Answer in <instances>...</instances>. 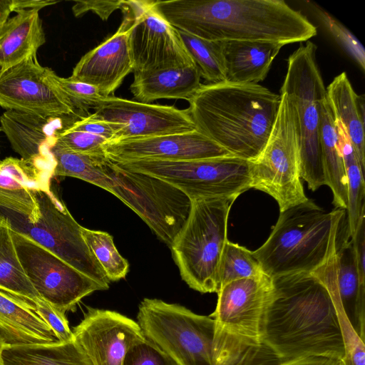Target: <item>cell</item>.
<instances>
[{"label": "cell", "instance_id": "7a4b0ae2", "mask_svg": "<svg viewBox=\"0 0 365 365\" xmlns=\"http://www.w3.org/2000/svg\"><path fill=\"white\" fill-rule=\"evenodd\" d=\"M158 12L177 29L212 41H307L316 26L282 0L155 1Z\"/></svg>", "mask_w": 365, "mask_h": 365}, {"label": "cell", "instance_id": "3957f363", "mask_svg": "<svg viewBox=\"0 0 365 365\" xmlns=\"http://www.w3.org/2000/svg\"><path fill=\"white\" fill-rule=\"evenodd\" d=\"M195 129L231 155L249 161L263 150L280 96L259 84H202L188 101Z\"/></svg>", "mask_w": 365, "mask_h": 365}, {"label": "cell", "instance_id": "9c48e42d", "mask_svg": "<svg viewBox=\"0 0 365 365\" xmlns=\"http://www.w3.org/2000/svg\"><path fill=\"white\" fill-rule=\"evenodd\" d=\"M103 168L110 180L109 192L134 211L170 246L187 219L190 198L165 180L121 168L108 158Z\"/></svg>", "mask_w": 365, "mask_h": 365}, {"label": "cell", "instance_id": "74e56055", "mask_svg": "<svg viewBox=\"0 0 365 365\" xmlns=\"http://www.w3.org/2000/svg\"><path fill=\"white\" fill-rule=\"evenodd\" d=\"M108 142L102 137L66 128L58 134L55 145L76 153L103 155Z\"/></svg>", "mask_w": 365, "mask_h": 365}, {"label": "cell", "instance_id": "b9f144b4", "mask_svg": "<svg viewBox=\"0 0 365 365\" xmlns=\"http://www.w3.org/2000/svg\"><path fill=\"white\" fill-rule=\"evenodd\" d=\"M123 2V0L76 1L72 7V11L76 17L91 11L98 15L103 21H107L115 10L121 9Z\"/></svg>", "mask_w": 365, "mask_h": 365}, {"label": "cell", "instance_id": "30bf717a", "mask_svg": "<svg viewBox=\"0 0 365 365\" xmlns=\"http://www.w3.org/2000/svg\"><path fill=\"white\" fill-rule=\"evenodd\" d=\"M171 184L190 200L235 198L251 187L250 161L233 155L190 160H141L115 163Z\"/></svg>", "mask_w": 365, "mask_h": 365}, {"label": "cell", "instance_id": "4dcf8cb0", "mask_svg": "<svg viewBox=\"0 0 365 365\" xmlns=\"http://www.w3.org/2000/svg\"><path fill=\"white\" fill-rule=\"evenodd\" d=\"M51 153L56 162L53 176L76 178L109 192L110 180L103 168L106 155L80 154L56 145Z\"/></svg>", "mask_w": 365, "mask_h": 365}, {"label": "cell", "instance_id": "7bdbcfd3", "mask_svg": "<svg viewBox=\"0 0 365 365\" xmlns=\"http://www.w3.org/2000/svg\"><path fill=\"white\" fill-rule=\"evenodd\" d=\"M56 1L42 0H0V26L9 19L12 11L37 8L41 9L49 5L56 4Z\"/></svg>", "mask_w": 365, "mask_h": 365}, {"label": "cell", "instance_id": "7402d4cb", "mask_svg": "<svg viewBox=\"0 0 365 365\" xmlns=\"http://www.w3.org/2000/svg\"><path fill=\"white\" fill-rule=\"evenodd\" d=\"M0 334L6 346L47 345L58 340L34 302L0 289Z\"/></svg>", "mask_w": 365, "mask_h": 365}, {"label": "cell", "instance_id": "83f0119b", "mask_svg": "<svg viewBox=\"0 0 365 365\" xmlns=\"http://www.w3.org/2000/svg\"><path fill=\"white\" fill-rule=\"evenodd\" d=\"M4 365H92L73 339L47 345L6 346Z\"/></svg>", "mask_w": 365, "mask_h": 365}, {"label": "cell", "instance_id": "d4e9b609", "mask_svg": "<svg viewBox=\"0 0 365 365\" xmlns=\"http://www.w3.org/2000/svg\"><path fill=\"white\" fill-rule=\"evenodd\" d=\"M196 65L160 70L134 77L130 90L136 101L160 99L190 101L202 85Z\"/></svg>", "mask_w": 365, "mask_h": 365}, {"label": "cell", "instance_id": "5b68a950", "mask_svg": "<svg viewBox=\"0 0 365 365\" xmlns=\"http://www.w3.org/2000/svg\"><path fill=\"white\" fill-rule=\"evenodd\" d=\"M345 212L327 211L309 199L280 212L267 240L252 252L263 272L273 279L315 272L336 250Z\"/></svg>", "mask_w": 365, "mask_h": 365}, {"label": "cell", "instance_id": "f35d334b", "mask_svg": "<svg viewBox=\"0 0 365 365\" xmlns=\"http://www.w3.org/2000/svg\"><path fill=\"white\" fill-rule=\"evenodd\" d=\"M122 365H178L155 343L146 337L138 341L127 351Z\"/></svg>", "mask_w": 365, "mask_h": 365}, {"label": "cell", "instance_id": "52a82bcc", "mask_svg": "<svg viewBox=\"0 0 365 365\" xmlns=\"http://www.w3.org/2000/svg\"><path fill=\"white\" fill-rule=\"evenodd\" d=\"M317 47L310 41L289 56L280 92L294 103L299 140L300 177L315 191L325 184L320 146L321 103L326 88L316 59Z\"/></svg>", "mask_w": 365, "mask_h": 365}, {"label": "cell", "instance_id": "ac0fdd59", "mask_svg": "<svg viewBox=\"0 0 365 365\" xmlns=\"http://www.w3.org/2000/svg\"><path fill=\"white\" fill-rule=\"evenodd\" d=\"M106 158L114 163L141 160H190L231 155L224 148L198 132L108 142Z\"/></svg>", "mask_w": 365, "mask_h": 365}, {"label": "cell", "instance_id": "6da1fadb", "mask_svg": "<svg viewBox=\"0 0 365 365\" xmlns=\"http://www.w3.org/2000/svg\"><path fill=\"white\" fill-rule=\"evenodd\" d=\"M272 283L262 344L284 358L341 361L345 351L339 307L325 284L306 272L277 277Z\"/></svg>", "mask_w": 365, "mask_h": 365}, {"label": "cell", "instance_id": "f6af8a7d", "mask_svg": "<svg viewBox=\"0 0 365 365\" xmlns=\"http://www.w3.org/2000/svg\"><path fill=\"white\" fill-rule=\"evenodd\" d=\"M4 220L1 217H0V225L1 224V222H2Z\"/></svg>", "mask_w": 365, "mask_h": 365}, {"label": "cell", "instance_id": "bcb514c9", "mask_svg": "<svg viewBox=\"0 0 365 365\" xmlns=\"http://www.w3.org/2000/svg\"><path fill=\"white\" fill-rule=\"evenodd\" d=\"M0 131H1V128H0ZM0 162H1V161H0Z\"/></svg>", "mask_w": 365, "mask_h": 365}, {"label": "cell", "instance_id": "e575fe53", "mask_svg": "<svg viewBox=\"0 0 365 365\" xmlns=\"http://www.w3.org/2000/svg\"><path fill=\"white\" fill-rule=\"evenodd\" d=\"M237 365H343L341 361L324 357L289 359L279 356L263 344L251 345Z\"/></svg>", "mask_w": 365, "mask_h": 365}, {"label": "cell", "instance_id": "ba28073f", "mask_svg": "<svg viewBox=\"0 0 365 365\" xmlns=\"http://www.w3.org/2000/svg\"><path fill=\"white\" fill-rule=\"evenodd\" d=\"M280 102L267 141L250 161L251 187L272 197L280 212L308 200L301 181L299 140L293 101L280 92Z\"/></svg>", "mask_w": 365, "mask_h": 365}, {"label": "cell", "instance_id": "603a6c76", "mask_svg": "<svg viewBox=\"0 0 365 365\" xmlns=\"http://www.w3.org/2000/svg\"><path fill=\"white\" fill-rule=\"evenodd\" d=\"M226 81L258 84L267 77L273 61L284 46L261 41H220Z\"/></svg>", "mask_w": 365, "mask_h": 365}, {"label": "cell", "instance_id": "d6a6232c", "mask_svg": "<svg viewBox=\"0 0 365 365\" xmlns=\"http://www.w3.org/2000/svg\"><path fill=\"white\" fill-rule=\"evenodd\" d=\"M81 235L110 282L120 280L126 276L129 264L118 251L110 234L81 226Z\"/></svg>", "mask_w": 365, "mask_h": 365}, {"label": "cell", "instance_id": "484cf974", "mask_svg": "<svg viewBox=\"0 0 365 365\" xmlns=\"http://www.w3.org/2000/svg\"><path fill=\"white\" fill-rule=\"evenodd\" d=\"M326 96L336 119L344 127L365 168L364 99L354 91L345 72L336 76L326 88Z\"/></svg>", "mask_w": 365, "mask_h": 365}, {"label": "cell", "instance_id": "277c9868", "mask_svg": "<svg viewBox=\"0 0 365 365\" xmlns=\"http://www.w3.org/2000/svg\"><path fill=\"white\" fill-rule=\"evenodd\" d=\"M137 319L144 336L178 365H237L251 346L210 316L159 299H143Z\"/></svg>", "mask_w": 365, "mask_h": 365}, {"label": "cell", "instance_id": "d6986e66", "mask_svg": "<svg viewBox=\"0 0 365 365\" xmlns=\"http://www.w3.org/2000/svg\"><path fill=\"white\" fill-rule=\"evenodd\" d=\"M130 27V18L123 13L118 30L83 55L74 66L70 78L96 87L103 97L113 96L125 78L133 71Z\"/></svg>", "mask_w": 365, "mask_h": 365}, {"label": "cell", "instance_id": "2e32d148", "mask_svg": "<svg viewBox=\"0 0 365 365\" xmlns=\"http://www.w3.org/2000/svg\"><path fill=\"white\" fill-rule=\"evenodd\" d=\"M94 110L93 117L121 125L115 140L196 130L187 108L179 109L173 106L146 103L110 96L104 97Z\"/></svg>", "mask_w": 365, "mask_h": 365}, {"label": "cell", "instance_id": "ffe728a7", "mask_svg": "<svg viewBox=\"0 0 365 365\" xmlns=\"http://www.w3.org/2000/svg\"><path fill=\"white\" fill-rule=\"evenodd\" d=\"M337 249L313 274L336 294L349 322L365 341V281L361 279L352 240L346 232Z\"/></svg>", "mask_w": 365, "mask_h": 365}, {"label": "cell", "instance_id": "7c38bea8", "mask_svg": "<svg viewBox=\"0 0 365 365\" xmlns=\"http://www.w3.org/2000/svg\"><path fill=\"white\" fill-rule=\"evenodd\" d=\"M120 10L130 20L129 44L134 77L195 65L179 31L158 12L155 1L123 0Z\"/></svg>", "mask_w": 365, "mask_h": 365}, {"label": "cell", "instance_id": "ee69618b", "mask_svg": "<svg viewBox=\"0 0 365 365\" xmlns=\"http://www.w3.org/2000/svg\"><path fill=\"white\" fill-rule=\"evenodd\" d=\"M6 346V344L4 340L3 339L2 336L0 334V365H4L3 359H2V353Z\"/></svg>", "mask_w": 365, "mask_h": 365}, {"label": "cell", "instance_id": "836d02e7", "mask_svg": "<svg viewBox=\"0 0 365 365\" xmlns=\"http://www.w3.org/2000/svg\"><path fill=\"white\" fill-rule=\"evenodd\" d=\"M264 274L252 252L229 240L225 242L218 269L220 288L232 281Z\"/></svg>", "mask_w": 365, "mask_h": 365}, {"label": "cell", "instance_id": "f1b7e54d", "mask_svg": "<svg viewBox=\"0 0 365 365\" xmlns=\"http://www.w3.org/2000/svg\"><path fill=\"white\" fill-rule=\"evenodd\" d=\"M339 145L344 160L347 185L346 235L351 237L365 219V182L354 148L342 123L335 118Z\"/></svg>", "mask_w": 365, "mask_h": 365}, {"label": "cell", "instance_id": "5bb4252c", "mask_svg": "<svg viewBox=\"0 0 365 365\" xmlns=\"http://www.w3.org/2000/svg\"><path fill=\"white\" fill-rule=\"evenodd\" d=\"M56 76L36 55L30 56L0 75V106L44 117L81 118L57 85Z\"/></svg>", "mask_w": 365, "mask_h": 365}, {"label": "cell", "instance_id": "4316f807", "mask_svg": "<svg viewBox=\"0 0 365 365\" xmlns=\"http://www.w3.org/2000/svg\"><path fill=\"white\" fill-rule=\"evenodd\" d=\"M320 146L325 184L333 193L335 208L347 207V185L343 158L339 145L335 118L326 97L321 103Z\"/></svg>", "mask_w": 365, "mask_h": 365}, {"label": "cell", "instance_id": "ab89813d", "mask_svg": "<svg viewBox=\"0 0 365 365\" xmlns=\"http://www.w3.org/2000/svg\"><path fill=\"white\" fill-rule=\"evenodd\" d=\"M33 302L36 312L47 323L59 341H67L73 339L65 312L55 308L41 297Z\"/></svg>", "mask_w": 365, "mask_h": 365}, {"label": "cell", "instance_id": "8fae6325", "mask_svg": "<svg viewBox=\"0 0 365 365\" xmlns=\"http://www.w3.org/2000/svg\"><path fill=\"white\" fill-rule=\"evenodd\" d=\"M34 195L38 207L36 220L11 229L29 237L108 289L110 281L86 244L81 225L65 204L51 189L34 190Z\"/></svg>", "mask_w": 365, "mask_h": 365}, {"label": "cell", "instance_id": "f546056e", "mask_svg": "<svg viewBox=\"0 0 365 365\" xmlns=\"http://www.w3.org/2000/svg\"><path fill=\"white\" fill-rule=\"evenodd\" d=\"M0 289L31 301L41 297L24 272L5 220L0 225Z\"/></svg>", "mask_w": 365, "mask_h": 365}, {"label": "cell", "instance_id": "8992f818", "mask_svg": "<svg viewBox=\"0 0 365 365\" xmlns=\"http://www.w3.org/2000/svg\"><path fill=\"white\" fill-rule=\"evenodd\" d=\"M235 198L191 200L187 219L170 246L183 281L201 293H217L218 269Z\"/></svg>", "mask_w": 365, "mask_h": 365}, {"label": "cell", "instance_id": "9a60e30c", "mask_svg": "<svg viewBox=\"0 0 365 365\" xmlns=\"http://www.w3.org/2000/svg\"><path fill=\"white\" fill-rule=\"evenodd\" d=\"M272 292V279L265 274L230 282L217 292L216 308L210 317L226 332L251 345L260 344Z\"/></svg>", "mask_w": 365, "mask_h": 365}, {"label": "cell", "instance_id": "d590c367", "mask_svg": "<svg viewBox=\"0 0 365 365\" xmlns=\"http://www.w3.org/2000/svg\"><path fill=\"white\" fill-rule=\"evenodd\" d=\"M313 12L335 41L358 63L365 68V51L361 42L342 24L315 4L311 5Z\"/></svg>", "mask_w": 365, "mask_h": 365}, {"label": "cell", "instance_id": "1f68e13d", "mask_svg": "<svg viewBox=\"0 0 365 365\" xmlns=\"http://www.w3.org/2000/svg\"><path fill=\"white\" fill-rule=\"evenodd\" d=\"M178 31L187 52L200 71L201 78L208 83L226 81L220 41L205 40Z\"/></svg>", "mask_w": 365, "mask_h": 365}, {"label": "cell", "instance_id": "e0dca14e", "mask_svg": "<svg viewBox=\"0 0 365 365\" xmlns=\"http://www.w3.org/2000/svg\"><path fill=\"white\" fill-rule=\"evenodd\" d=\"M72 332L92 365H122L130 346L145 337L136 321L115 311L95 308L88 309Z\"/></svg>", "mask_w": 365, "mask_h": 365}, {"label": "cell", "instance_id": "8d00e7d4", "mask_svg": "<svg viewBox=\"0 0 365 365\" xmlns=\"http://www.w3.org/2000/svg\"><path fill=\"white\" fill-rule=\"evenodd\" d=\"M56 81L72 102L80 116V114L86 113L89 109L98 107L104 98L96 87L73 80L70 77L56 76Z\"/></svg>", "mask_w": 365, "mask_h": 365}, {"label": "cell", "instance_id": "44dd1931", "mask_svg": "<svg viewBox=\"0 0 365 365\" xmlns=\"http://www.w3.org/2000/svg\"><path fill=\"white\" fill-rule=\"evenodd\" d=\"M71 118L44 117L6 110L0 117L1 130L13 150L23 160L56 165L51 153L63 127V120Z\"/></svg>", "mask_w": 365, "mask_h": 365}, {"label": "cell", "instance_id": "60d3db41", "mask_svg": "<svg viewBox=\"0 0 365 365\" xmlns=\"http://www.w3.org/2000/svg\"><path fill=\"white\" fill-rule=\"evenodd\" d=\"M67 128L96 135L110 142L117 140L121 125L96 118L90 114L74 121Z\"/></svg>", "mask_w": 365, "mask_h": 365}, {"label": "cell", "instance_id": "4fadbf2b", "mask_svg": "<svg viewBox=\"0 0 365 365\" xmlns=\"http://www.w3.org/2000/svg\"><path fill=\"white\" fill-rule=\"evenodd\" d=\"M11 235L29 279L41 298L55 308L73 312L83 298L106 289L29 237L12 230Z\"/></svg>", "mask_w": 365, "mask_h": 365}, {"label": "cell", "instance_id": "cb8c5ba5", "mask_svg": "<svg viewBox=\"0 0 365 365\" xmlns=\"http://www.w3.org/2000/svg\"><path fill=\"white\" fill-rule=\"evenodd\" d=\"M40 10H19L0 26V75L36 55L46 43Z\"/></svg>", "mask_w": 365, "mask_h": 365}]
</instances>
